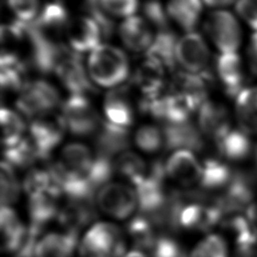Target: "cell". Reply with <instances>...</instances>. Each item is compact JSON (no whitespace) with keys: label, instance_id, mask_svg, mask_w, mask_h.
Wrapping results in <instances>:
<instances>
[{"label":"cell","instance_id":"6da1fadb","mask_svg":"<svg viewBox=\"0 0 257 257\" xmlns=\"http://www.w3.org/2000/svg\"><path fill=\"white\" fill-rule=\"evenodd\" d=\"M77 250L80 257H123L126 236L114 222L97 221L85 230Z\"/></svg>","mask_w":257,"mask_h":257},{"label":"cell","instance_id":"7a4b0ae2","mask_svg":"<svg viewBox=\"0 0 257 257\" xmlns=\"http://www.w3.org/2000/svg\"><path fill=\"white\" fill-rule=\"evenodd\" d=\"M87 68L90 78L102 87L121 83L130 73V64L124 52L109 44H100L90 52Z\"/></svg>","mask_w":257,"mask_h":257},{"label":"cell","instance_id":"3957f363","mask_svg":"<svg viewBox=\"0 0 257 257\" xmlns=\"http://www.w3.org/2000/svg\"><path fill=\"white\" fill-rule=\"evenodd\" d=\"M99 212L113 221H127L139 211L138 193L134 186L121 182H108L94 196Z\"/></svg>","mask_w":257,"mask_h":257},{"label":"cell","instance_id":"277c9868","mask_svg":"<svg viewBox=\"0 0 257 257\" xmlns=\"http://www.w3.org/2000/svg\"><path fill=\"white\" fill-rule=\"evenodd\" d=\"M224 212L218 199H196L186 203L180 201L177 211L176 227L190 232L209 234L215 226L221 223Z\"/></svg>","mask_w":257,"mask_h":257},{"label":"cell","instance_id":"5b68a950","mask_svg":"<svg viewBox=\"0 0 257 257\" xmlns=\"http://www.w3.org/2000/svg\"><path fill=\"white\" fill-rule=\"evenodd\" d=\"M61 113L66 130L77 137L96 133L102 122L88 97L82 94H70L62 103Z\"/></svg>","mask_w":257,"mask_h":257},{"label":"cell","instance_id":"8992f818","mask_svg":"<svg viewBox=\"0 0 257 257\" xmlns=\"http://www.w3.org/2000/svg\"><path fill=\"white\" fill-rule=\"evenodd\" d=\"M65 130L66 125L61 111L53 110L31 119L28 138L34 145L40 161L49 158L52 151L61 142Z\"/></svg>","mask_w":257,"mask_h":257},{"label":"cell","instance_id":"52a82bcc","mask_svg":"<svg viewBox=\"0 0 257 257\" xmlns=\"http://www.w3.org/2000/svg\"><path fill=\"white\" fill-rule=\"evenodd\" d=\"M205 30L220 53L237 52L242 41V29L238 19L227 10L211 12L205 21Z\"/></svg>","mask_w":257,"mask_h":257},{"label":"cell","instance_id":"ba28073f","mask_svg":"<svg viewBox=\"0 0 257 257\" xmlns=\"http://www.w3.org/2000/svg\"><path fill=\"white\" fill-rule=\"evenodd\" d=\"M57 89L45 80L29 81L16 100L17 109L31 119L53 111L59 104Z\"/></svg>","mask_w":257,"mask_h":257},{"label":"cell","instance_id":"9c48e42d","mask_svg":"<svg viewBox=\"0 0 257 257\" xmlns=\"http://www.w3.org/2000/svg\"><path fill=\"white\" fill-rule=\"evenodd\" d=\"M0 249L6 255H19L34 238L13 207L1 206L0 212Z\"/></svg>","mask_w":257,"mask_h":257},{"label":"cell","instance_id":"30bf717a","mask_svg":"<svg viewBox=\"0 0 257 257\" xmlns=\"http://www.w3.org/2000/svg\"><path fill=\"white\" fill-rule=\"evenodd\" d=\"M69 15L61 1H52L44 5L38 16L29 23V29L33 36L59 42L58 38L65 32L69 23Z\"/></svg>","mask_w":257,"mask_h":257},{"label":"cell","instance_id":"8fae6325","mask_svg":"<svg viewBox=\"0 0 257 257\" xmlns=\"http://www.w3.org/2000/svg\"><path fill=\"white\" fill-rule=\"evenodd\" d=\"M165 171L167 179L177 186L188 189L199 186L203 165L194 152L177 150L165 162Z\"/></svg>","mask_w":257,"mask_h":257},{"label":"cell","instance_id":"7c38bea8","mask_svg":"<svg viewBox=\"0 0 257 257\" xmlns=\"http://www.w3.org/2000/svg\"><path fill=\"white\" fill-rule=\"evenodd\" d=\"M54 74L60 79L63 86L70 94L86 95L94 91L86 74L79 53L70 47H65L54 71Z\"/></svg>","mask_w":257,"mask_h":257},{"label":"cell","instance_id":"4fadbf2b","mask_svg":"<svg viewBox=\"0 0 257 257\" xmlns=\"http://www.w3.org/2000/svg\"><path fill=\"white\" fill-rule=\"evenodd\" d=\"M209 49L204 38L195 31H190L178 39L176 59L187 72L200 73L206 70L209 62Z\"/></svg>","mask_w":257,"mask_h":257},{"label":"cell","instance_id":"5bb4252c","mask_svg":"<svg viewBox=\"0 0 257 257\" xmlns=\"http://www.w3.org/2000/svg\"><path fill=\"white\" fill-rule=\"evenodd\" d=\"M198 126L204 137L216 143L233 128L229 109L222 102L207 99L199 107Z\"/></svg>","mask_w":257,"mask_h":257},{"label":"cell","instance_id":"9a60e30c","mask_svg":"<svg viewBox=\"0 0 257 257\" xmlns=\"http://www.w3.org/2000/svg\"><path fill=\"white\" fill-rule=\"evenodd\" d=\"M103 112L107 121L128 127L135 119L133 86L122 85L108 91L103 100Z\"/></svg>","mask_w":257,"mask_h":257},{"label":"cell","instance_id":"2e32d148","mask_svg":"<svg viewBox=\"0 0 257 257\" xmlns=\"http://www.w3.org/2000/svg\"><path fill=\"white\" fill-rule=\"evenodd\" d=\"M65 35L70 48L77 53L91 52L100 45L103 38L99 26L89 16H76L70 19Z\"/></svg>","mask_w":257,"mask_h":257},{"label":"cell","instance_id":"e0dca14e","mask_svg":"<svg viewBox=\"0 0 257 257\" xmlns=\"http://www.w3.org/2000/svg\"><path fill=\"white\" fill-rule=\"evenodd\" d=\"M77 235L64 229L41 234L34 245L32 257H72L78 249Z\"/></svg>","mask_w":257,"mask_h":257},{"label":"cell","instance_id":"ac0fdd59","mask_svg":"<svg viewBox=\"0 0 257 257\" xmlns=\"http://www.w3.org/2000/svg\"><path fill=\"white\" fill-rule=\"evenodd\" d=\"M216 71L227 95L236 98L247 87L244 64L238 52L220 53L216 60Z\"/></svg>","mask_w":257,"mask_h":257},{"label":"cell","instance_id":"d6986e66","mask_svg":"<svg viewBox=\"0 0 257 257\" xmlns=\"http://www.w3.org/2000/svg\"><path fill=\"white\" fill-rule=\"evenodd\" d=\"M165 67L157 60L146 57L137 67L131 85L141 93V98H152L163 92Z\"/></svg>","mask_w":257,"mask_h":257},{"label":"cell","instance_id":"ffe728a7","mask_svg":"<svg viewBox=\"0 0 257 257\" xmlns=\"http://www.w3.org/2000/svg\"><path fill=\"white\" fill-rule=\"evenodd\" d=\"M220 224L223 236L234 243L235 250H256L257 229L245 212L225 215Z\"/></svg>","mask_w":257,"mask_h":257},{"label":"cell","instance_id":"44dd1931","mask_svg":"<svg viewBox=\"0 0 257 257\" xmlns=\"http://www.w3.org/2000/svg\"><path fill=\"white\" fill-rule=\"evenodd\" d=\"M91 199H68L61 205L58 221L61 228L78 234L79 230L91 226L95 211H98Z\"/></svg>","mask_w":257,"mask_h":257},{"label":"cell","instance_id":"7402d4cb","mask_svg":"<svg viewBox=\"0 0 257 257\" xmlns=\"http://www.w3.org/2000/svg\"><path fill=\"white\" fill-rule=\"evenodd\" d=\"M165 148L168 150H189L201 152L205 148L204 136L199 126L187 120L178 123H166L163 128Z\"/></svg>","mask_w":257,"mask_h":257},{"label":"cell","instance_id":"603a6c76","mask_svg":"<svg viewBox=\"0 0 257 257\" xmlns=\"http://www.w3.org/2000/svg\"><path fill=\"white\" fill-rule=\"evenodd\" d=\"M130 146V132L127 127L113 124L107 120L101 122L95 137L96 155L112 160L125 152Z\"/></svg>","mask_w":257,"mask_h":257},{"label":"cell","instance_id":"cb8c5ba5","mask_svg":"<svg viewBox=\"0 0 257 257\" xmlns=\"http://www.w3.org/2000/svg\"><path fill=\"white\" fill-rule=\"evenodd\" d=\"M118 32L124 46L136 53L147 51L155 37L151 24L145 18L135 15L120 24Z\"/></svg>","mask_w":257,"mask_h":257},{"label":"cell","instance_id":"d4e9b609","mask_svg":"<svg viewBox=\"0 0 257 257\" xmlns=\"http://www.w3.org/2000/svg\"><path fill=\"white\" fill-rule=\"evenodd\" d=\"M1 87L9 92L21 91L26 84L29 64L20 55L9 52H2L1 60Z\"/></svg>","mask_w":257,"mask_h":257},{"label":"cell","instance_id":"484cf974","mask_svg":"<svg viewBox=\"0 0 257 257\" xmlns=\"http://www.w3.org/2000/svg\"><path fill=\"white\" fill-rule=\"evenodd\" d=\"M217 155L225 161L240 162L251 157L254 147L250 136L242 130L232 128L227 135L215 143Z\"/></svg>","mask_w":257,"mask_h":257},{"label":"cell","instance_id":"4316f807","mask_svg":"<svg viewBox=\"0 0 257 257\" xmlns=\"http://www.w3.org/2000/svg\"><path fill=\"white\" fill-rule=\"evenodd\" d=\"M202 165L203 171L199 186L208 192L222 193L229 185L234 172L220 157H209L202 162Z\"/></svg>","mask_w":257,"mask_h":257},{"label":"cell","instance_id":"83f0119b","mask_svg":"<svg viewBox=\"0 0 257 257\" xmlns=\"http://www.w3.org/2000/svg\"><path fill=\"white\" fill-rule=\"evenodd\" d=\"M235 115L240 130L257 135V86H247L236 96Z\"/></svg>","mask_w":257,"mask_h":257},{"label":"cell","instance_id":"f1b7e54d","mask_svg":"<svg viewBox=\"0 0 257 257\" xmlns=\"http://www.w3.org/2000/svg\"><path fill=\"white\" fill-rule=\"evenodd\" d=\"M113 174L135 188L138 187L147 177L149 165L145 160L134 152L125 151L115 157L112 161Z\"/></svg>","mask_w":257,"mask_h":257},{"label":"cell","instance_id":"f546056e","mask_svg":"<svg viewBox=\"0 0 257 257\" xmlns=\"http://www.w3.org/2000/svg\"><path fill=\"white\" fill-rule=\"evenodd\" d=\"M177 35L172 30L168 29L159 31L154 37L151 46L146 51V57L159 61L165 68L173 71L175 70L177 64Z\"/></svg>","mask_w":257,"mask_h":257},{"label":"cell","instance_id":"4dcf8cb0","mask_svg":"<svg viewBox=\"0 0 257 257\" xmlns=\"http://www.w3.org/2000/svg\"><path fill=\"white\" fill-rule=\"evenodd\" d=\"M125 236L135 245L134 249L150 251L159 236L156 235L154 222L145 215H135L126 221Z\"/></svg>","mask_w":257,"mask_h":257},{"label":"cell","instance_id":"1f68e13d","mask_svg":"<svg viewBox=\"0 0 257 257\" xmlns=\"http://www.w3.org/2000/svg\"><path fill=\"white\" fill-rule=\"evenodd\" d=\"M202 12L201 0H169L167 13L180 27L193 31Z\"/></svg>","mask_w":257,"mask_h":257},{"label":"cell","instance_id":"d6a6232c","mask_svg":"<svg viewBox=\"0 0 257 257\" xmlns=\"http://www.w3.org/2000/svg\"><path fill=\"white\" fill-rule=\"evenodd\" d=\"M13 168L24 169L40 161L38 153L29 138H23L17 145L4 150V160Z\"/></svg>","mask_w":257,"mask_h":257},{"label":"cell","instance_id":"836d02e7","mask_svg":"<svg viewBox=\"0 0 257 257\" xmlns=\"http://www.w3.org/2000/svg\"><path fill=\"white\" fill-rule=\"evenodd\" d=\"M228 240L218 233L206 234L189 253V257H231Z\"/></svg>","mask_w":257,"mask_h":257},{"label":"cell","instance_id":"e575fe53","mask_svg":"<svg viewBox=\"0 0 257 257\" xmlns=\"http://www.w3.org/2000/svg\"><path fill=\"white\" fill-rule=\"evenodd\" d=\"M1 125H2V143L6 148L13 147L23 140L25 123L22 117L14 110L1 108Z\"/></svg>","mask_w":257,"mask_h":257},{"label":"cell","instance_id":"d590c367","mask_svg":"<svg viewBox=\"0 0 257 257\" xmlns=\"http://www.w3.org/2000/svg\"><path fill=\"white\" fill-rule=\"evenodd\" d=\"M1 204L2 206L13 207L19 200L23 191L22 183L18 180L15 170L5 161L1 163Z\"/></svg>","mask_w":257,"mask_h":257},{"label":"cell","instance_id":"8d00e7d4","mask_svg":"<svg viewBox=\"0 0 257 257\" xmlns=\"http://www.w3.org/2000/svg\"><path fill=\"white\" fill-rule=\"evenodd\" d=\"M135 142L142 151L150 154L165 148L163 130L152 124L141 126L135 135Z\"/></svg>","mask_w":257,"mask_h":257},{"label":"cell","instance_id":"74e56055","mask_svg":"<svg viewBox=\"0 0 257 257\" xmlns=\"http://www.w3.org/2000/svg\"><path fill=\"white\" fill-rule=\"evenodd\" d=\"M148 254L150 257H189L182 245L167 235L159 236Z\"/></svg>","mask_w":257,"mask_h":257},{"label":"cell","instance_id":"f35d334b","mask_svg":"<svg viewBox=\"0 0 257 257\" xmlns=\"http://www.w3.org/2000/svg\"><path fill=\"white\" fill-rule=\"evenodd\" d=\"M145 19L159 31L168 30L169 28V15L162 4L158 0H149L143 6Z\"/></svg>","mask_w":257,"mask_h":257},{"label":"cell","instance_id":"ab89813d","mask_svg":"<svg viewBox=\"0 0 257 257\" xmlns=\"http://www.w3.org/2000/svg\"><path fill=\"white\" fill-rule=\"evenodd\" d=\"M8 8L17 20L30 23L39 14L38 0H7Z\"/></svg>","mask_w":257,"mask_h":257},{"label":"cell","instance_id":"60d3db41","mask_svg":"<svg viewBox=\"0 0 257 257\" xmlns=\"http://www.w3.org/2000/svg\"><path fill=\"white\" fill-rule=\"evenodd\" d=\"M101 7L110 15L117 17H131L137 11L138 0H99Z\"/></svg>","mask_w":257,"mask_h":257},{"label":"cell","instance_id":"b9f144b4","mask_svg":"<svg viewBox=\"0 0 257 257\" xmlns=\"http://www.w3.org/2000/svg\"><path fill=\"white\" fill-rule=\"evenodd\" d=\"M238 16L250 27L257 31V0H238L235 3Z\"/></svg>","mask_w":257,"mask_h":257},{"label":"cell","instance_id":"7bdbcfd3","mask_svg":"<svg viewBox=\"0 0 257 257\" xmlns=\"http://www.w3.org/2000/svg\"><path fill=\"white\" fill-rule=\"evenodd\" d=\"M248 66L251 72L257 75V31L253 32L247 46Z\"/></svg>","mask_w":257,"mask_h":257},{"label":"cell","instance_id":"ee69618b","mask_svg":"<svg viewBox=\"0 0 257 257\" xmlns=\"http://www.w3.org/2000/svg\"><path fill=\"white\" fill-rule=\"evenodd\" d=\"M251 158H252V167L246 173L248 175L249 181H250L255 193H257V145L254 147Z\"/></svg>","mask_w":257,"mask_h":257},{"label":"cell","instance_id":"f6af8a7d","mask_svg":"<svg viewBox=\"0 0 257 257\" xmlns=\"http://www.w3.org/2000/svg\"><path fill=\"white\" fill-rule=\"evenodd\" d=\"M245 214L257 229V201H254L249 205L245 211Z\"/></svg>","mask_w":257,"mask_h":257},{"label":"cell","instance_id":"bcb514c9","mask_svg":"<svg viewBox=\"0 0 257 257\" xmlns=\"http://www.w3.org/2000/svg\"><path fill=\"white\" fill-rule=\"evenodd\" d=\"M204 3L210 7H225L227 5H230L232 3H236L238 0H203Z\"/></svg>","mask_w":257,"mask_h":257},{"label":"cell","instance_id":"7dc6e473","mask_svg":"<svg viewBox=\"0 0 257 257\" xmlns=\"http://www.w3.org/2000/svg\"><path fill=\"white\" fill-rule=\"evenodd\" d=\"M234 257H257L256 250H236Z\"/></svg>","mask_w":257,"mask_h":257},{"label":"cell","instance_id":"c3c4849f","mask_svg":"<svg viewBox=\"0 0 257 257\" xmlns=\"http://www.w3.org/2000/svg\"><path fill=\"white\" fill-rule=\"evenodd\" d=\"M123 257H150L149 254L147 252H144L142 250H138V249H132L130 251H127Z\"/></svg>","mask_w":257,"mask_h":257}]
</instances>
